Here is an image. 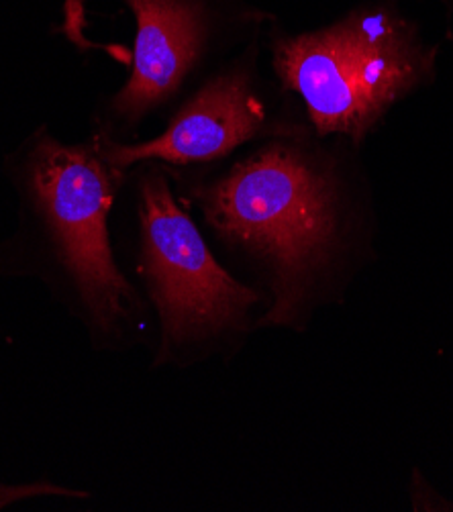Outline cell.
Instances as JSON below:
<instances>
[{"mask_svg": "<svg viewBox=\"0 0 453 512\" xmlns=\"http://www.w3.org/2000/svg\"><path fill=\"white\" fill-rule=\"evenodd\" d=\"M39 494H68V490L56 488L52 484H31V486H0V508Z\"/></svg>", "mask_w": 453, "mask_h": 512, "instance_id": "52a82bcc", "label": "cell"}, {"mask_svg": "<svg viewBox=\"0 0 453 512\" xmlns=\"http://www.w3.org/2000/svg\"><path fill=\"white\" fill-rule=\"evenodd\" d=\"M137 19L133 72L115 111L137 119L158 107L182 82L200 45V21L184 0H125Z\"/></svg>", "mask_w": 453, "mask_h": 512, "instance_id": "8992f818", "label": "cell"}, {"mask_svg": "<svg viewBox=\"0 0 453 512\" xmlns=\"http://www.w3.org/2000/svg\"><path fill=\"white\" fill-rule=\"evenodd\" d=\"M264 123V111L241 74L221 76L200 90L158 139L141 145L111 147L113 168L141 160L168 164H198L227 156L254 137Z\"/></svg>", "mask_w": 453, "mask_h": 512, "instance_id": "5b68a950", "label": "cell"}, {"mask_svg": "<svg viewBox=\"0 0 453 512\" xmlns=\"http://www.w3.org/2000/svg\"><path fill=\"white\" fill-rule=\"evenodd\" d=\"M209 223L256 253L274 272L266 323H288L323 268L335 239L329 182L284 145H270L203 196Z\"/></svg>", "mask_w": 453, "mask_h": 512, "instance_id": "6da1fadb", "label": "cell"}, {"mask_svg": "<svg viewBox=\"0 0 453 512\" xmlns=\"http://www.w3.org/2000/svg\"><path fill=\"white\" fill-rule=\"evenodd\" d=\"M31 188L56 241L58 258L88 313L103 327L127 315L133 290L121 276L109 245L113 204L109 170L86 147L43 139L31 158Z\"/></svg>", "mask_w": 453, "mask_h": 512, "instance_id": "3957f363", "label": "cell"}, {"mask_svg": "<svg viewBox=\"0 0 453 512\" xmlns=\"http://www.w3.org/2000/svg\"><path fill=\"white\" fill-rule=\"evenodd\" d=\"M141 243V270L158 304L166 347L223 331L258 300L217 264L160 176L141 186Z\"/></svg>", "mask_w": 453, "mask_h": 512, "instance_id": "277c9868", "label": "cell"}, {"mask_svg": "<svg viewBox=\"0 0 453 512\" xmlns=\"http://www.w3.org/2000/svg\"><path fill=\"white\" fill-rule=\"evenodd\" d=\"M407 27L386 13H362L276 49L286 88L305 100L319 133L356 141L427 70Z\"/></svg>", "mask_w": 453, "mask_h": 512, "instance_id": "7a4b0ae2", "label": "cell"}]
</instances>
